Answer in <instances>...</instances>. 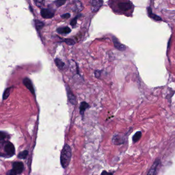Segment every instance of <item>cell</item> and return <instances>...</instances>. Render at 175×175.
<instances>
[{"label": "cell", "mask_w": 175, "mask_h": 175, "mask_svg": "<svg viewBox=\"0 0 175 175\" xmlns=\"http://www.w3.org/2000/svg\"><path fill=\"white\" fill-rule=\"evenodd\" d=\"M55 65L57 66L58 68L62 70L64 68L65 66V63L63 62H62L61 60L59 59V58H56L55 60Z\"/></svg>", "instance_id": "9a60e30c"}, {"label": "cell", "mask_w": 175, "mask_h": 175, "mask_svg": "<svg viewBox=\"0 0 175 175\" xmlns=\"http://www.w3.org/2000/svg\"><path fill=\"white\" fill-rule=\"evenodd\" d=\"M113 143L116 144H121L122 143V142L123 141L122 140V138L119 137V136L117 135L113 137Z\"/></svg>", "instance_id": "ac0fdd59"}, {"label": "cell", "mask_w": 175, "mask_h": 175, "mask_svg": "<svg viewBox=\"0 0 175 175\" xmlns=\"http://www.w3.org/2000/svg\"><path fill=\"white\" fill-rule=\"evenodd\" d=\"M71 9L73 11L77 12L82 11L83 9V6L82 3L78 1H73V4L72 5V7H71Z\"/></svg>", "instance_id": "9c48e42d"}, {"label": "cell", "mask_w": 175, "mask_h": 175, "mask_svg": "<svg viewBox=\"0 0 175 175\" xmlns=\"http://www.w3.org/2000/svg\"><path fill=\"white\" fill-rule=\"evenodd\" d=\"M41 15L44 19H51L54 17L55 12L49 8H42L41 11Z\"/></svg>", "instance_id": "8992f818"}, {"label": "cell", "mask_w": 175, "mask_h": 175, "mask_svg": "<svg viewBox=\"0 0 175 175\" xmlns=\"http://www.w3.org/2000/svg\"><path fill=\"white\" fill-rule=\"evenodd\" d=\"M4 151L8 157L14 155L15 153V149L13 144L10 142H7L4 146Z\"/></svg>", "instance_id": "277c9868"}, {"label": "cell", "mask_w": 175, "mask_h": 175, "mask_svg": "<svg viewBox=\"0 0 175 175\" xmlns=\"http://www.w3.org/2000/svg\"><path fill=\"white\" fill-rule=\"evenodd\" d=\"M101 175H113V174L107 172V171H104L102 172V173H101Z\"/></svg>", "instance_id": "83f0119b"}, {"label": "cell", "mask_w": 175, "mask_h": 175, "mask_svg": "<svg viewBox=\"0 0 175 175\" xmlns=\"http://www.w3.org/2000/svg\"><path fill=\"white\" fill-rule=\"evenodd\" d=\"M118 7L120 11L125 12H128L131 9H133V6L132 3L130 1H124L119 3L118 4Z\"/></svg>", "instance_id": "3957f363"}, {"label": "cell", "mask_w": 175, "mask_h": 175, "mask_svg": "<svg viewBox=\"0 0 175 175\" xmlns=\"http://www.w3.org/2000/svg\"><path fill=\"white\" fill-rule=\"evenodd\" d=\"M113 44L116 48L119 50L120 51H123L126 49V47L124 45L122 44L118 41L117 39L113 37Z\"/></svg>", "instance_id": "30bf717a"}, {"label": "cell", "mask_w": 175, "mask_h": 175, "mask_svg": "<svg viewBox=\"0 0 175 175\" xmlns=\"http://www.w3.org/2000/svg\"><path fill=\"white\" fill-rule=\"evenodd\" d=\"M79 16H77L75 18H74L73 19L71 20V25L73 27L75 26L77 24V19H78Z\"/></svg>", "instance_id": "603a6c76"}, {"label": "cell", "mask_w": 175, "mask_h": 175, "mask_svg": "<svg viewBox=\"0 0 175 175\" xmlns=\"http://www.w3.org/2000/svg\"><path fill=\"white\" fill-rule=\"evenodd\" d=\"M159 160H156L155 163H154L153 166H151L150 170L149 171L147 175H157V169L159 164Z\"/></svg>", "instance_id": "8fae6325"}, {"label": "cell", "mask_w": 175, "mask_h": 175, "mask_svg": "<svg viewBox=\"0 0 175 175\" xmlns=\"http://www.w3.org/2000/svg\"><path fill=\"white\" fill-rule=\"evenodd\" d=\"M101 75V71H95V75L96 78H99Z\"/></svg>", "instance_id": "484cf974"}, {"label": "cell", "mask_w": 175, "mask_h": 175, "mask_svg": "<svg viewBox=\"0 0 175 175\" xmlns=\"http://www.w3.org/2000/svg\"><path fill=\"white\" fill-rule=\"evenodd\" d=\"M54 3H55L57 6L60 7L63 5L65 3H66V1H55Z\"/></svg>", "instance_id": "44dd1931"}, {"label": "cell", "mask_w": 175, "mask_h": 175, "mask_svg": "<svg viewBox=\"0 0 175 175\" xmlns=\"http://www.w3.org/2000/svg\"><path fill=\"white\" fill-rule=\"evenodd\" d=\"M6 138V135L4 132L1 131V140L2 141L5 138Z\"/></svg>", "instance_id": "4316f807"}, {"label": "cell", "mask_w": 175, "mask_h": 175, "mask_svg": "<svg viewBox=\"0 0 175 175\" xmlns=\"http://www.w3.org/2000/svg\"><path fill=\"white\" fill-rule=\"evenodd\" d=\"M103 1H99V0L91 1V10L93 12H96L103 5Z\"/></svg>", "instance_id": "5b68a950"}, {"label": "cell", "mask_w": 175, "mask_h": 175, "mask_svg": "<svg viewBox=\"0 0 175 175\" xmlns=\"http://www.w3.org/2000/svg\"><path fill=\"white\" fill-rule=\"evenodd\" d=\"M61 18H63V19H68L71 17V14L69 13H65L61 15Z\"/></svg>", "instance_id": "d4e9b609"}, {"label": "cell", "mask_w": 175, "mask_h": 175, "mask_svg": "<svg viewBox=\"0 0 175 175\" xmlns=\"http://www.w3.org/2000/svg\"><path fill=\"white\" fill-rule=\"evenodd\" d=\"M89 105L86 102H83L81 103L80 106V113L81 115H83L85 111L87 109L89 108Z\"/></svg>", "instance_id": "5bb4252c"}, {"label": "cell", "mask_w": 175, "mask_h": 175, "mask_svg": "<svg viewBox=\"0 0 175 175\" xmlns=\"http://www.w3.org/2000/svg\"><path fill=\"white\" fill-rule=\"evenodd\" d=\"M147 13L149 15V16L150 18L153 19L154 20L157 21H162V19L159 16L156 15V14H154L152 12L151 9V7H148L147 8Z\"/></svg>", "instance_id": "4fadbf2b"}, {"label": "cell", "mask_w": 175, "mask_h": 175, "mask_svg": "<svg viewBox=\"0 0 175 175\" xmlns=\"http://www.w3.org/2000/svg\"><path fill=\"white\" fill-rule=\"evenodd\" d=\"M11 89H12V87H9V88H7V89H5L4 93H3V100H6V99H7V98L9 97Z\"/></svg>", "instance_id": "d6986e66"}, {"label": "cell", "mask_w": 175, "mask_h": 175, "mask_svg": "<svg viewBox=\"0 0 175 175\" xmlns=\"http://www.w3.org/2000/svg\"><path fill=\"white\" fill-rule=\"evenodd\" d=\"M58 33L62 35H67L71 32V29L68 27H60L57 30Z\"/></svg>", "instance_id": "7c38bea8"}, {"label": "cell", "mask_w": 175, "mask_h": 175, "mask_svg": "<svg viewBox=\"0 0 175 175\" xmlns=\"http://www.w3.org/2000/svg\"><path fill=\"white\" fill-rule=\"evenodd\" d=\"M35 24L36 29L38 31H39L41 29H42V28L44 26V24L42 22L38 20H35Z\"/></svg>", "instance_id": "2e32d148"}, {"label": "cell", "mask_w": 175, "mask_h": 175, "mask_svg": "<svg viewBox=\"0 0 175 175\" xmlns=\"http://www.w3.org/2000/svg\"><path fill=\"white\" fill-rule=\"evenodd\" d=\"M12 167V169L7 173V175H19L22 173L24 170V164L22 162H14Z\"/></svg>", "instance_id": "7a4b0ae2"}, {"label": "cell", "mask_w": 175, "mask_h": 175, "mask_svg": "<svg viewBox=\"0 0 175 175\" xmlns=\"http://www.w3.org/2000/svg\"><path fill=\"white\" fill-rule=\"evenodd\" d=\"M66 89L67 95V97L69 101L73 105H75L76 103V99H75V96L73 95V93L71 91V89L69 88L68 85H66Z\"/></svg>", "instance_id": "52a82bcc"}, {"label": "cell", "mask_w": 175, "mask_h": 175, "mask_svg": "<svg viewBox=\"0 0 175 175\" xmlns=\"http://www.w3.org/2000/svg\"><path fill=\"white\" fill-rule=\"evenodd\" d=\"M28 151H21V153L19 154L18 156V158H20V159H25L28 155Z\"/></svg>", "instance_id": "ffe728a7"}, {"label": "cell", "mask_w": 175, "mask_h": 175, "mask_svg": "<svg viewBox=\"0 0 175 175\" xmlns=\"http://www.w3.org/2000/svg\"><path fill=\"white\" fill-rule=\"evenodd\" d=\"M23 82L24 84L25 85V86L26 87L27 89L31 92V93L33 95H35V89H33V83L31 82V80H30L29 78H24L23 79Z\"/></svg>", "instance_id": "ba28073f"}, {"label": "cell", "mask_w": 175, "mask_h": 175, "mask_svg": "<svg viewBox=\"0 0 175 175\" xmlns=\"http://www.w3.org/2000/svg\"><path fill=\"white\" fill-rule=\"evenodd\" d=\"M71 157V150L68 145H65L62 149L61 154V163L63 168L68 165Z\"/></svg>", "instance_id": "6da1fadb"}, {"label": "cell", "mask_w": 175, "mask_h": 175, "mask_svg": "<svg viewBox=\"0 0 175 175\" xmlns=\"http://www.w3.org/2000/svg\"><path fill=\"white\" fill-rule=\"evenodd\" d=\"M44 2V1H35V3L36 5L37 6L40 7L43 5Z\"/></svg>", "instance_id": "cb8c5ba5"}, {"label": "cell", "mask_w": 175, "mask_h": 175, "mask_svg": "<svg viewBox=\"0 0 175 175\" xmlns=\"http://www.w3.org/2000/svg\"><path fill=\"white\" fill-rule=\"evenodd\" d=\"M63 42H65V43H66V44L68 45H73L75 44V42H74V41L72 39H65L64 40Z\"/></svg>", "instance_id": "7402d4cb"}, {"label": "cell", "mask_w": 175, "mask_h": 175, "mask_svg": "<svg viewBox=\"0 0 175 175\" xmlns=\"http://www.w3.org/2000/svg\"><path fill=\"white\" fill-rule=\"evenodd\" d=\"M141 136H142V133H141V131H138V132L136 133L134 136H133V142H134V143L137 142L139 140L140 138L141 137Z\"/></svg>", "instance_id": "e0dca14e"}]
</instances>
